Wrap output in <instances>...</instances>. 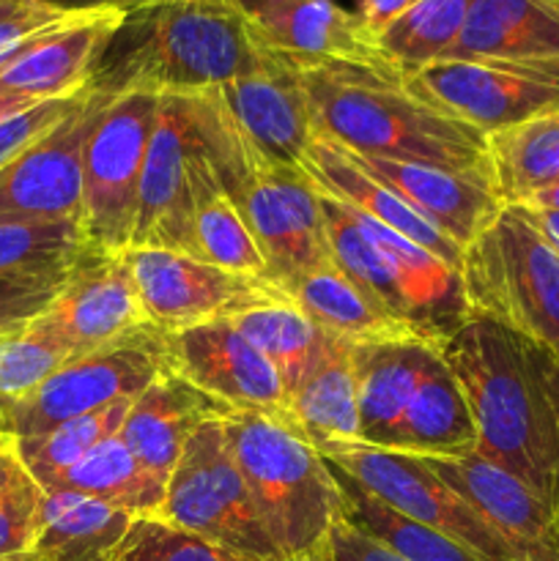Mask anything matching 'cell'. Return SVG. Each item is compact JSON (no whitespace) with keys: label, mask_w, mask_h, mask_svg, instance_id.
I'll return each instance as SVG.
<instances>
[{"label":"cell","mask_w":559,"mask_h":561,"mask_svg":"<svg viewBox=\"0 0 559 561\" xmlns=\"http://www.w3.org/2000/svg\"><path fill=\"white\" fill-rule=\"evenodd\" d=\"M477 427V455L559 504V365L497 321L471 316L438 348Z\"/></svg>","instance_id":"obj_1"},{"label":"cell","mask_w":559,"mask_h":561,"mask_svg":"<svg viewBox=\"0 0 559 561\" xmlns=\"http://www.w3.org/2000/svg\"><path fill=\"white\" fill-rule=\"evenodd\" d=\"M236 0H146L113 31L88 85L102 93H203L266 69Z\"/></svg>","instance_id":"obj_2"},{"label":"cell","mask_w":559,"mask_h":561,"mask_svg":"<svg viewBox=\"0 0 559 561\" xmlns=\"http://www.w3.org/2000/svg\"><path fill=\"white\" fill-rule=\"evenodd\" d=\"M312 129L332 146L403 162L488 173L486 135L417 96L395 69L321 64L296 69Z\"/></svg>","instance_id":"obj_3"},{"label":"cell","mask_w":559,"mask_h":561,"mask_svg":"<svg viewBox=\"0 0 559 561\" xmlns=\"http://www.w3.org/2000/svg\"><path fill=\"white\" fill-rule=\"evenodd\" d=\"M223 427L258 520L277 551L285 561L316 559L340 518L327 458L280 416L230 411Z\"/></svg>","instance_id":"obj_4"},{"label":"cell","mask_w":559,"mask_h":561,"mask_svg":"<svg viewBox=\"0 0 559 561\" xmlns=\"http://www.w3.org/2000/svg\"><path fill=\"white\" fill-rule=\"evenodd\" d=\"M460 283L471 316L491 318L559 365V252L524 206H502L466 247Z\"/></svg>","instance_id":"obj_5"},{"label":"cell","mask_w":559,"mask_h":561,"mask_svg":"<svg viewBox=\"0 0 559 561\" xmlns=\"http://www.w3.org/2000/svg\"><path fill=\"white\" fill-rule=\"evenodd\" d=\"M168 370L164 334L142 327L104 348L69 359L25 398L0 403V436L9 442L44 436L77 416L137 398Z\"/></svg>","instance_id":"obj_6"},{"label":"cell","mask_w":559,"mask_h":561,"mask_svg":"<svg viewBox=\"0 0 559 561\" xmlns=\"http://www.w3.org/2000/svg\"><path fill=\"white\" fill-rule=\"evenodd\" d=\"M159 93H115L82 151L80 233L88 252L121 255L132 247L142 164Z\"/></svg>","instance_id":"obj_7"},{"label":"cell","mask_w":559,"mask_h":561,"mask_svg":"<svg viewBox=\"0 0 559 561\" xmlns=\"http://www.w3.org/2000/svg\"><path fill=\"white\" fill-rule=\"evenodd\" d=\"M159 518L192 531L239 561H285L250 502L230 458L223 416L203 422L170 474Z\"/></svg>","instance_id":"obj_8"},{"label":"cell","mask_w":559,"mask_h":561,"mask_svg":"<svg viewBox=\"0 0 559 561\" xmlns=\"http://www.w3.org/2000/svg\"><path fill=\"white\" fill-rule=\"evenodd\" d=\"M318 453L354 477L395 513L453 537L486 561H518L486 520L420 458L362 442H334Z\"/></svg>","instance_id":"obj_9"},{"label":"cell","mask_w":559,"mask_h":561,"mask_svg":"<svg viewBox=\"0 0 559 561\" xmlns=\"http://www.w3.org/2000/svg\"><path fill=\"white\" fill-rule=\"evenodd\" d=\"M132 274L148 327L162 334L212 321H230L258 307L290 301L266 277L225 272L214 263L170 250H129Z\"/></svg>","instance_id":"obj_10"},{"label":"cell","mask_w":559,"mask_h":561,"mask_svg":"<svg viewBox=\"0 0 559 561\" xmlns=\"http://www.w3.org/2000/svg\"><path fill=\"white\" fill-rule=\"evenodd\" d=\"M406 85L482 135L559 113V60H438L406 77Z\"/></svg>","instance_id":"obj_11"},{"label":"cell","mask_w":559,"mask_h":561,"mask_svg":"<svg viewBox=\"0 0 559 561\" xmlns=\"http://www.w3.org/2000/svg\"><path fill=\"white\" fill-rule=\"evenodd\" d=\"M197 142L201 135L192 93H162L142 164L129 250H170L201 261L192 219V159Z\"/></svg>","instance_id":"obj_12"},{"label":"cell","mask_w":559,"mask_h":561,"mask_svg":"<svg viewBox=\"0 0 559 561\" xmlns=\"http://www.w3.org/2000/svg\"><path fill=\"white\" fill-rule=\"evenodd\" d=\"M110 99L88 85L60 124L0 170V222H80L82 151Z\"/></svg>","instance_id":"obj_13"},{"label":"cell","mask_w":559,"mask_h":561,"mask_svg":"<svg viewBox=\"0 0 559 561\" xmlns=\"http://www.w3.org/2000/svg\"><path fill=\"white\" fill-rule=\"evenodd\" d=\"M269 58L294 69L360 64L392 69L360 14L338 0H236ZM398 71V69H395Z\"/></svg>","instance_id":"obj_14"},{"label":"cell","mask_w":559,"mask_h":561,"mask_svg":"<svg viewBox=\"0 0 559 561\" xmlns=\"http://www.w3.org/2000/svg\"><path fill=\"white\" fill-rule=\"evenodd\" d=\"M170 373L230 411H258L285 420L288 394L266 356L236 329L233 321H212L164 334Z\"/></svg>","instance_id":"obj_15"},{"label":"cell","mask_w":559,"mask_h":561,"mask_svg":"<svg viewBox=\"0 0 559 561\" xmlns=\"http://www.w3.org/2000/svg\"><path fill=\"white\" fill-rule=\"evenodd\" d=\"M126 252H82L53 305L36 318L75 356L91 354L148 327Z\"/></svg>","instance_id":"obj_16"},{"label":"cell","mask_w":559,"mask_h":561,"mask_svg":"<svg viewBox=\"0 0 559 561\" xmlns=\"http://www.w3.org/2000/svg\"><path fill=\"white\" fill-rule=\"evenodd\" d=\"M515 553L518 561H559V515L529 485L480 458H422Z\"/></svg>","instance_id":"obj_17"},{"label":"cell","mask_w":559,"mask_h":561,"mask_svg":"<svg viewBox=\"0 0 559 561\" xmlns=\"http://www.w3.org/2000/svg\"><path fill=\"white\" fill-rule=\"evenodd\" d=\"M340 148V146H338ZM356 168L398 192L411 208L436 225L444 236L466 247L497 219L504 203L499 201L488 173L438 168L425 162L381 159L340 148Z\"/></svg>","instance_id":"obj_18"},{"label":"cell","mask_w":559,"mask_h":561,"mask_svg":"<svg viewBox=\"0 0 559 561\" xmlns=\"http://www.w3.org/2000/svg\"><path fill=\"white\" fill-rule=\"evenodd\" d=\"M214 93L263 162L272 168H301L316 129L294 66L272 60L266 69L214 88Z\"/></svg>","instance_id":"obj_19"},{"label":"cell","mask_w":559,"mask_h":561,"mask_svg":"<svg viewBox=\"0 0 559 561\" xmlns=\"http://www.w3.org/2000/svg\"><path fill=\"white\" fill-rule=\"evenodd\" d=\"M225 414H230V409L168 370L132 400L129 414L121 425V438L137 463L153 480L168 485L197 427Z\"/></svg>","instance_id":"obj_20"},{"label":"cell","mask_w":559,"mask_h":561,"mask_svg":"<svg viewBox=\"0 0 559 561\" xmlns=\"http://www.w3.org/2000/svg\"><path fill=\"white\" fill-rule=\"evenodd\" d=\"M301 170L312 179V184L329 197L340 201L343 206L354 208L356 214H365L373 222L384 225V228L395 230L403 239L414 241L422 250L436 255L438 261L447 263L449 268L460 272L464 263V247L455 244L449 236L433 222H427L417 208H411L403 197L378 179L367 175L365 170L356 168L338 146H332L323 137H312L310 148H307L305 159H301Z\"/></svg>","instance_id":"obj_21"},{"label":"cell","mask_w":559,"mask_h":561,"mask_svg":"<svg viewBox=\"0 0 559 561\" xmlns=\"http://www.w3.org/2000/svg\"><path fill=\"white\" fill-rule=\"evenodd\" d=\"M121 20V11H93L42 38L0 75V96L44 102L82 91Z\"/></svg>","instance_id":"obj_22"},{"label":"cell","mask_w":559,"mask_h":561,"mask_svg":"<svg viewBox=\"0 0 559 561\" xmlns=\"http://www.w3.org/2000/svg\"><path fill=\"white\" fill-rule=\"evenodd\" d=\"M436 348L422 340L351 345L360 405V442L392 449L400 422Z\"/></svg>","instance_id":"obj_23"},{"label":"cell","mask_w":559,"mask_h":561,"mask_svg":"<svg viewBox=\"0 0 559 561\" xmlns=\"http://www.w3.org/2000/svg\"><path fill=\"white\" fill-rule=\"evenodd\" d=\"M444 60H559V5L551 0H471L458 42Z\"/></svg>","instance_id":"obj_24"},{"label":"cell","mask_w":559,"mask_h":561,"mask_svg":"<svg viewBox=\"0 0 559 561\" xmlns=\"http://www.w3.org/2000/svg\"><path fill=\"white\" fill-rule=\"evenodd\" d=\"M135 515L85 496V493L47 491L36 537L25 561H113Z\"/></svg>","instance_id":"obj_25"},{"label":"cell","mask_w":559,"mask_h":561,"mask_svg":"<svg viewBox=\"0 0 559 561\" xmlns=\"http://www.w3.org/2000/svg\"><path fill=\"white\" fill-rule=\"evenodd\" d=\"M290 427L316 449L334 442H360V405L351 343L323 337L321 354L288 400Z\"/></svg>","instance_id":"obj_26"},{"label":"cell","mask_w":559,"mask_h":561,"mask_svg":"<svg viewBox=\"0 0 559 561\" xmlns=\"http://www.w3.org/2000/svg\"><path fill=\"white\" fill-rule=\"evenodd\" d=\"M392 449L420 458H466L477 453L469 403L438 351L422 373Z\"/></svg>","instance_id":"obj_27"},{"label":"cell","mask_w":559,"mask_h":561,"mask_svg":"<svg viewBox=\"0 0 559 561\" xmlns=\"http://www.w3.org/2000/svg\"><path fill=\"white\" fill-rule=\"evenodd\" d=\"M493 190L504 206H526L559 184V113L486 135Z\"/></svg>","instance_id":"obj_28"},{"label":"cell","mask_w":559,"mask_h":561,"mask_svg":"<svg viewBox=\"0 0 559 561\" xmlns=\"http://www.w3.org/2000/svg\"><path fill=\"white\" fill-rule=\"evenodd\" d=\"M321 208L332 266L343 272L384 318H389V321H395L417 337L409 299H406L403 283H400L395 263L373 244L370 236L356 225V219L351 217L343 203L321 192Z\"/></svg>","instance_id":"obj_29"},{"label":"cell","mask_w":559,"mask_h":561,"mask_svg":"<svg viewBox=\"0 0 559 561\" xmlns=\"http://www.w3.org/2000/svg\"><path fill=\"white\" fill-rule=\"evenodd\" d=\"M285 294L323 334L343 343L365 345L381 340H417L403 327L384 318L332 263L290 283Z\"/></svg>","instance_id":"obj_30"},{"label":"cell","mask_w":559,"mask_h":561,"mask_svg":"<svg viewBox=\"0 0 559 561\" xmlns=\"http://www.w3.org/2000/svg\"><path fill=\"white\" fill-rule=\"evenodd\" d=\"M192 201H195L192 219H195V244L201 261L214 263L225 272L266 277V261H263L250 228L241 219L239 208L219 186L203 140L197 142L195 159H192Z\"/></svg>","instance_id":"obj_31"},{"label":"cell","mask_w":559,"mask_h":561,"mask_svg":"<svg viewBox=\"0 0 559 561\" xmlns=\"http://www.w3.org/2000/svg\"><path fill=\"white\" fill-rule=\"evenodd\" d=\"M329 471L334 477V485L340 493V518L345 524L354 526L362 535L373 537L389 551L398 553L406 561H486L460 546L453 537L442 535V531L422 526L417 520L406 518V515L395 513L384 502H378L373 493H367L360 482L351 474H345L340 466H334L327 458Z\"/></svg>","instance_id":"obj_32"},{"label":"cell","mask_w":559,"mask_h":561,"mask_svg":"<svg viewBox=\"0 0 559 561\" xmlns=\"http://www.w3.org/2000/svg\"><path fill=\"white\" fill-rule=\"evenodd\" d=\"M58 488L85 493V496L99 499V502L110 504V507L124 510V513L135 515V518L162 513L164 491H168V485L153 480L137 463V458L126 447L121 433L110 436L107 442L91 449L80 463L71 466L53 491H58Z\"/></svg>","instance_id":"obj_33"},{"label":"cell","mask_w":559,"mask_h":561,"mask_svg":"<svg viewBox=\"0 0 559 561\" xmlns=\"http://www.w3.org/2000/svg\"><path fill=\"white\" fill-rule=\"evenodd\" d=\"M230 321L277 370L285 394L290 400V394L299 389V383L305 381L307 373L316 365L327 334L294 301L258 307V310L244 312V316L230 318Z\"/></svg>","instance_id":"obj_34"},{"label":"cell","mask_w":559,"mask_h":561,"mask_svg":"<svg viewBox=\"0 0 559 561\" xmlns=\"http://www.w3.org/2000/svg\"><path fill=\"white\" fill-rule=\"evenodd\" d=\"M471 0H420L378 36L392 69L409 77L447 58L469 16Z\"/></svg>","instance_id":"obj_35"},{"label":"cell","mask_w":559,"mask_h":561,"mask_svg":"<svg viewBox=\"0 0 559 561\" xmlns=\"http://www.w3.org/2000/svg\"><path fill=\"white\" fill-rule=\"evenodd\" d=\"M85 252L80 222H0V279L64 283Z\"/></svg>","instance_id":"obj_36"},{"label":"cell","mask_w":559,"mask_h":561,"mask_svg":"<svg viewBox=\"0 0 559 561\" xmlns=\"http://www.w3.org/2000/svg\"><path fill=\"white\" fill-rule=\"evenodd\" d=\"M132 400H118V403L107 405V409H99L93 414H82L77 420L64 422V425L53 427L44 436L11 444H14L25 469L33 474V480L44 491H53L71 466L80 463L91 449L107 442L110 436L121 433V425H124L126 414L132 409Z\"/></svg>","instance_id":"obj_37"},{"label":"cell","mask_w":559,"mask_h":561,"mask_svg":"<svg viewBox=\"0 0 559 561\" xmlns=\"http://www.w3.org/2000/svg\"><path fill=\"white\" fill-rule=\"evenodd\" d=\"M75 359L69 345L38 321L0 337V403H11L42 387L55 370Z\"/></svg>","instance_id":"obj_38"},{"label":"cell","mask_w":559,"mask_h":561,"mask_svg":"<svg viewBox=\"0 0 559 561\" xmlns=\"http://www.w3.org/2000/svg\"><path fill=\"white\" fill-rule=\"evenodd\" d=\"M47 491L5 438L0 447V561L22 559L33 546Z\"/></svg>","instance_id":"obj_39"},{"label":"cell","mask_w":559,"mask_h":561,"mask_svg":"<svg viewBox=\"0 0 559 561\" xmlns=\"http://www.w3.org/2000/svg\"><path fill=\"white\" fill-rule=\"evenodd\" d=\"M113 561H239L223 548L201 540L192 531L159 518L146 515L135 518L132 529L126 531L124 542L115 551Z\"/></svg>","instance_id":"obj_40"},{"label":"cell","mask_w":559,"mask_h":561,"mask_svg":"<svg viewBox=\"0 0 559 561\" xmlns=\"http://www.w3.org/2000/svg\"><path fill=\"white\" fill-rule=\"evenodd\" d=\"M85 88L71 93V96L44 99V102L33 104V107L22 110V113L0 121V170H3L11 159L20 157L27 146H33L38 137L47 135L55 124H60V121L77 107V102L82 99Z\"/></svg>","instance_id":"obj_41"},{"label":"cell","mask_w":559,"mask_h":561,"mask_svg":"<svg viewBox=\"0 0 559 561\" xmlns=\"http://www.w3.org/2000/svg\"><path fill=\"white\" fill-rule=\"evenodd\" d=\"M64 283H49V279H0V337L36 321L53 305Z\"/></svg>","instance_id":"obj_42"},{"label":"cell","mask_w":559,"mask_h":561,"mask_svg":"<svg viewBox=\"0 0 559 561\" xmlns=\"http://www.w3.org/2000/svg\"><path fill=\"white\" fill-rule=\"evenodd\" d=\"M321 557L323 561H406L378 540L356 531L343 518H338V524L329 531Z\"/></svg>","instance_id":"obj_43"},{"label":"cell","mask_w":559,"mask_h":561,"mask_svg":"<svg viewBox=\"0 0 559 561\" xmlns=\"http://www.w3.org/2000/svg\"><path fill=\"white\" fill-rule=\"evenodd\" d=\"M420 0H356V14H360L362 25L376 36H381L400 14L417 5Z\"/></svg>","instance_id":"obj_44"},{"label":"cell","mask_w":559,"mask_h":561,"mask_svg":"<svg viewBox=\"0 0 559 561\" xmlns=\"http://www.w3.org/2000/svg\"><path fill=\"white\" fill-rule=\"evenodd\" d=\"M38 3L69 11V14H93V11H121V14H129L132 9H137L146 0H38Z\"/></svg>","instance_id":"obj_45"},{"label":"cell","mask_w":559,"mask_h":561,"mask_svg":"<svg viewBox=\"0 0 559 561\" xmlns=\"http://www.w3.org/2000/svg\"><path fill=\"white\" fill-rule=\"evenodd\" d=\"M526 214H529L532 222L537 225V230L546 236L548 244L559 252V211H548V208H526Z\"/></svg>","instance_id":"obj_46"},{"label":"cell","mask_w":559,"mask_h":561,"mask_svg":"<svg viewBox=\"0 0 559 561\" xmlns=\"http://www.w3.org/2000/svg\"><path fill=\"white\" fill-rule=\"evenodd\" d=\"M33 104L38 102H31V99H20V96H0V121L11 118V115L22 113V110L33 107Z\"/></svg>","instance_id":"obj_47"},{"label":"cell","mask_w":559,"mask_h":561,"mask_svg":"<svg viewBox=\"0 0 559 561\" xmlns=\"http://www.w3.org/2000/svg\"><path fill=\"white\" fill-rule=\"evenodd\" d=\"M526 208H548V211H559V184H554L551 190L532 197V201L526 203Z\"/></svg>","instance_id":"obj_48"},{"label":"cell","mask_w":559,"mask_h":561,"mask_svg":"<svg viewBox=\"0 0 559 561\" xmlns=\"http://www.w3.org/2000/svg\"><path fill=\"white\" fill-rule=\"evenodd\" d=\"M20 3H25V0H0V16L9 14V11H14Z\"/></svg>","instance_id":"obj_49"},{"label":"cell","mask_w":559,"mask_h":561,"mask_svg":"<svg viewBox=\"0 0 559 561\" xmlns=\"http://www.w3.org/2000/svg\"><path fill=\"white\" fill-rule=\"evenodd\" d=\"M307 561H323V557H321V553H318V557H316V559H307Z\"/></svg>","instance_id":"obj_50"},{"label":"cell","mask_w":559,"mask_h":561,"mask_svg":"<svg viewBox=\"0 0 559 561\" xmlns=\"http://www.w3.org/2000/svg\"><path fill=\"white\" fill-rule=\"evenodd\" d=\"M3 442H5V438H3V436H0V447H3Z\"/></svg>","instance_id":"obj_51"},{"label":"cell","mask_w":559,"mask_h":561,"mask_svg":"<svg viewBox=\"0 0 559 561\" xmlns=\"http://www.w3.org/2000/svg\"><path fill=\"white\" fill-rule=\"evenodd\" d=\"M11 561H25V559H11Z\"/></svg>","instance_id":"obj_52"},{"label":"cell","mask_w":559,"mask_h":561,"mask_svg":"<svg viewBox=\"0 0 559 561\" xmlns=\"http://www.w3.org/2000/svg\"><path fill=\"white\" fill-rule=\"evenodd\" d=\"M551 3H557V5H559V0H551Z\"/></svg>","instance_id":"obj_53"},{"label":"cell","mask_w":559,"mask_h":561,"mask_svg":"<svg viewBox=\"0 0 559 561\" xmlns=\"http://www.w3.org/2000/svg\"><path fill=\"white\" fill-rule=\"evenodd\" d=\"M557 515H559V504H557Z\"/></svg>","instance_id":"obj_54"}]
</instances>
